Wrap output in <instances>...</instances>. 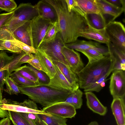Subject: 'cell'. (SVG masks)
<instances>
[{"label":"cell","instance_id":"1","mask_svg":"<svg viewBox=\"0 0 125 125\" xmlns=\"http://www.w3.org/2000/svg\"><path fill=\"white\" fill-rule=\"evenodd\" d=\"M46 0L56 11L59 32L64 43L75 42L80 33L87 28L85 15L76 7L69 12L65 0Z\"/></svg>","mask_w":125,"mask_h":125},{"label":"cell","instance_id":"2","mask_svg":"<svg viewBox=\"0 0 125 125\" xmlns=\"http://www.w3.org/2000/svg\"><path fill=\"white\" fill-rule=\"evenodd\" d=\"M18 86L21 94L44 107L64 101L72 93L56 89L46 84L33 86Z\"/></svg>","mask_w":125,"mask_h":125},{"label":"cell","instance_id":"3","mask_svg":"<svg viewBox=\"0 0 125 125\" xmlns=\"http://www.w3.org/2000/svg\"><path fill=\"white\" fill-rule=\"evenodd\" d=\"M113 71V61L109 55L98 61L88 62L76 73L79 87L84 89L99 78Z\"/></svg>","mask_w":125,"mask_h":125},{"label":"cell","instance_id":"4","mask_svg":"<svg viewBox=\"0 0 125 125\" xmlns=\"http://www.w3.org/2000/svg\"><path fill=\"white\" fill-rule=\"evenodd\" d=\"M10 20L4 26L12 33L27 21L38 15L36 4L30 3H21L14 10Z\"/></svg>","mask_w":125,"mask_h":125},{"label":"cell","instance_id":"5","mask_svg":"<svg viewBox=\"0 0 125 125\" xmlns=\"http://www.w3.org/2000/svg\"><path fill=\"white\" fill-rule=\"evenodd\" d=\"M65 45L59 32L52 41L42 42L37 50L43 51L52 60L59 62L69 66L62 53V48Z\"/></svg>","mask_w":125,"mask_h":125},{"label":"cell","instance_id":"6","mask_svg":"<svg viewBox=\"0 0 125 125\" xmlns=\"http://www.w3.org/2000/svg\"><path fill=\"white\" fill-rule=\"evenodd\" d=\"M110 41L117 47L125 50V29L121 22L110 21L105 28Z\"/></svg>","mask_w":125,"mask_h":125},{"label":"cell","instance_id":"7","mask_svg":"<svg viewBox=\"0 0 125 125\" xmlns=\"http://www.w3.org/2000/svg\"><path fill=\"white\" fill-rule=\"evenodd\" d=\"M50 21L38 15L30 21L31 34L34 47L38 49L50 25Z\"/></svg>","mask_w":125,"mask_h":125},{"label":"cell","instance_id":"8","mask_svg":"<svg viewBox=\"0 0 125 125\" xmlns=\"http://www.w3.org/2000/svg\"><path fill=\"white\" fill-rule=\"evenodd\" d=\"M0 107L3 110L17 112L49 114L42 110H39L36 103L30 99L26 100L21 103L13 101L11 103L4 104Z\"/></svg>","mask_w":125,"mask_h":125},{"label":"cell","instance_id":"9","mask_svg":"<svg viewBox=\"0 0 125 125\" xmlns=\"http://www.w3.org/2000/svg\"><path fill=\"white\" fill-rule=\"evenodd\" d=\"M110 92L113 98H125V72L115 70L112 72L110 78Z\"/></svg>","mask_w":125,"mask_h":125},{"label":"cell","instance_id":"10","mask_svg":"<svg viewBox=\"0 0 125 125\" xmlns=\"http://www.w3.org/2000/svg\"><path fill=\"white\" fill-rule=\"evenodd\" d=\"M42 110L49 114L64 118H72L76 114V109L72 105L62 102L44 107Z\"/></svg>","mask_w":125,"mask_h":125},{"label":"cell","instance_id":"11","mask_svg":"<svg viewBox=\"0 0 125 125\" xmlns=\"http://www.w3.org/2000/svg\"><path fill=\"white\" fill-rule=\"evenodd\" d=\"M67 47L81 52L85 50L94 49L102 53L104 56L109 55L108 48L100 43L92 41H86L77 40L75 42L65 44Z\"/></svg>","mask_w":125,"mask_h":125},{"label":"cell","instance_id":"12","mask_svg":"<svg viewBox=\"0 0 125 125\" xmlns=\"http://www.w3.org/2000/svg\"><path fill=\"white\" fill-rule=\"evenodd\" d=\"M62 53L70 69L76 74L84 67L80 54L72 49L65 46L63 47Z\"/></svg>","mask_w":125,"mask_h":125},{"label":"cell","instance_id":"13","mask_svg":"<svg viewBox=\"0 0 125 125\" xmlns=\"http://www.w3.org/2000/svg\"><path fill=\"white\" fill-rule=\"evenodd\" d=\"M109 56L113 62V68L125 70V50L115 46L110 42L107 45Z\"/></svg>","mask_w":125,"mask_h":125},{"label":"cell","instance_id":"14","mask_svg":"<svg viewBox=\"0 0 125 125\" xmlns=\"http://www.w3.org/2000/svg\"><path fill=\"white\" fill-rule=\"evenodd\" d=\"M0 39L8 40L12 44L21 49L26 53L36 54L38 50L16 39L12 33L5 27L0 30Z\"/></svg>","mask_w":125,"mask_h":125},{"label":"cell","instance_id":"15","mask_svg":"<svg viewBox=\"0 0 125 125\" xmlns=\"http://www.w3.org/2000/svg\"><path fill=\"white\" fill-rule=\"evenodd\" d=\"M87 28L80 33V37L92 40L107 45L110 42L106 33L105 28L97 30L93 28L87 23Z\"/></svg>","mask_w":125,"mask_h":125},{"label":"cell","instance_id":"16","mask_svg":"<svg viewBox=\"0 0 125 125\" xmlns=\"http://www.w3.org/2000/svg\"><path fill=\"white\" fill-rule=\"evenodd\" d=\"M55 65L56 70V73L52 78L50 79L49 83L45 84L58 89L69 91L72 92H74L75 90L58 68Z\"/></svg>","mask_w":125,"mask_h":125},{"label":"cell","instance_id":"17","mask_svg":"<svg viewBox=\"0 0 125 125\" xmlns=\"http://www.w3.org/2000/svg\"><path fill=\"white\" fill-rule=\"evenodd\" d=\"M36 5L38 15L52 23L57 21V16L55 9L46 0L39 1Z\"/></svg>","mask_w":125,"mask_h":125},{"label":"cell","instance_id":"18","mask_svg":"<svg viewBox=\"0 0 125 125\" xmlns=\"http://www.w3.org/2000/svg\"><path fill=\"white\" fill-rule=\"evenodd\" d=\"M111 107L117 125H125V98H113Z\"/></svg>","mask_w":125,"mask_h":125},{"label":"cell","instance_id":"19","mask_svg":"<svg viewBox=\"0 0 125 125\" xmlns=\"http://www.w3.org/2000/svg\"><path fill=\"white\" fill-rule=\"evenodd\" d=\"M95 3L103 15L108 14L112 16L111 21H114L125 10L117 7L107 1L106 0H95Z\"/></svg>","mask_w":125,"mask_h":125},{"label":"cell","instance_id":"20","mask_svg":"<svg viewBox=\"0 0 125 125\" xmlns=\"http://www.w3.org/2000/svg\"><path fill=\"white\" fill-rule=\"evenodd\" d=\"M30 21L26 22L12 33L19 40L34 47L31 34Z\"/></svg>","mask_w":125,"mask_h":125},{"label":"cell","instance_id":"21","mask_svg":"<svg viewBox=\"0 0 125 125\" xmlns=\"http://www.w3.org/2000/svg\"><path fill=\"white\" fill-rule=\"evenodd\" d=\"M88 107L94 112L104 115L107 111V107L101 103L95 94L91 92L85 93Z\"/></svg>","mask_w":125,"mask_h":125},{"label":"cell","instance_id":"22","mask_svg":"<svg viewBox=\"0 0 125 125\" xmlns=\"http://www.w3.org/2000/svg\"><path fill=\"white\" fill-rule=\"evenodd\" d=\"M15 54L9 56L5 52L0 51V88L4 90L5 79L10 73L8 69L9 65L13 59Z\"/></svg>","mask_w":125,"mask_h":125},{"label":"cell","instance_id":"23","mask_svg":"<svg viewBox=\"0 0 125 125\" xmlns=\"http://www.w3.org/2000/svg\"><path fill=\"white\" fill-rule=\"evenodd\" d=\"M52 61L53 64L58 68L75 90H76L79 88V85L77 75L70 69L69 66L59 62Z\"/></svg>","mask_w":125,"mask_h":125},{"label":"cell","instance_id":"24","mask_svg":"<svg viewBox=\"0 0 125 125\" xmlns=\"http://www.w3.org/2000/svg\"><path fill=\"white\" fill-rule=\"evenodd\" d=\"M38 56L41 65L46 72L50 79L52 78L56 73L55 65L51 59L43 51L38 50Z\"/></svg>","mask_w":125,"mask_h":125},{"label":"cell","instance_id":"25","mask_svg":"<svg viewBox=\"0 0 125 125\" xmlns=\"http://www.w3.org/2000/svg\"><path fill=\"white\" fill-rule=\"evenodd\" d=\"M84 17L87 23L91 26L97 30L105 28L107 24L104 15L101 13L85 14Z\"/></svg>","mask_w":125,"mask_h":125},{"label":"cell","instance_id":"26","mask_svg":"<svg viewBox=\"0 0 125 125\" xmlns=\"http://www.w3.org/2000/svg\"><path fill=\"white\" fill-rule=\"evenodd\" d=\"M76 7L85 15L90 13H99L100 11L96 5L95 0H76Z\"/></svg>","mask_w":125,"mask_h":125},{"label":"cell","instance_id":"27","mask_svg":"<svg viewBox=\"0 0 125 125\" xmlns=\"http://www.w3.org/2000/svg\"><path fill=\"white\" fill-rule=\"evenodd\" d=\"M39 118L46 125H66L67 119L58 116L48 114H36Z\"/></svg>","mask_w":125,"mask_h":125},{"label":"cell","instance_id":"28","mask_svg":"<svg viewBox=\"0 0 125 125\" xmlns=\"http://www.w3.org/2000/svg\"><path fill=\"white\" fill-rule=\"evenodd\" d=\"M111 72H109L99 78L93 83L84 89V91L85 92H99L105 86V82L107 80V78Z\"/></svg>","mask_w":125,"mask_h":125},{"label":"cell","instance_id":"29","mask_svg":"<svg viewBox=\"0 0 125 125\" xmlns=\"http://www.w3.org/2000/svg\"><path fill=\"white\" fill-rule=\"evenodd\" d=\"M60 31L57 21L51 23L49 26L43 40L42 42H50L55 38L57 34Z\"/></svg>","mask_w":125,"mask_h":125},{"label":"cell","instance_id":"30","mask_svg":"<svg viewBox=\"0 0 125 125\" xmlns=\"http://www.w3.org/2000/svg\"><path fill=\"white\" fill-rule=\"evenodd\" d=\"M10 76L18 85L33 86L40 84L39 82L30 81L15 72L10 74Z\"/></svg>","mask_w":125,"mask_h":125},{"label":"cell","instance_id":"31","mask_svg":"<svg viewBox=\"0 0 125 125\" xmlns=\"http://www.w3.org/2000/svg\"><path fill=\"white\" fill-rule=\"evenodd\" d=\"M5 83L6 88L3 90L9 94L18 95L20 93L18 85L10 77V75L5 78Z\"/></svg>","mask_w":125,"mask_h":125},{"label":"cell","instance_id":"32","mask_svg":"<svg viewBox=\"0 0 125 125\" xmlns=\"http://www.w3.org/2000/svg\"><path fill=\"white\" fill-rule=\"evenodd\" d=\"M9 117L14 125H31L20 113L8 111Z\"/></svg>","mask_w":125,"mask_h":125},{"label":"cell","instance_id":"33","mask_svg":"<svg viewBox=\"0 0 125 125\" xmlns=\"http://www.w3.org/2000/svg\"><path fill=\"white\" fill-rule=\"evenodd\" d=\"M26 66L25 65L21 66L14 72L30 81L39 83L38 79L35 74L27 68Z\"/></svg>","mask_w":125,"mask_h":125},{"label":"cell","instance_id":"34","mask_svg":"<svg viewBox=\"0 0 125 125\" xmlns=\"http://www.w3.org/2000/svg\"><path fill=\"white\" fill-rule=\"evenodd\" d=\"M0 50H7L16 53H20L23 51L9 41L3 39H0Z\"/></svg>","mask_w":125,"mask_h":125},{"label":"cell","instance_id":"35","mask_svg":"<svg viewBox=\"0 0 125 125\" xmlns=\"http://www.w3.org/2000/svg\"><path fill=\"white\" fill-rule=\"evenodd\" d=\"M87 57L88 62H92L100 60L104 57L102 53L94 49L83 50L81 52Z\"/></svg>","mask_w":125,"mask_h":125},{"label":"cell","instance_id":"36","mask_svg":"<svg viewBox=\"0 0 125 125\" xmlns=\"http://www.w3.org/2000/svg\"><path fill=\"white\" fill-rule=\"evenodd\" d=\"M26 67L33 72L38 78L40 84H47L50 82V79L46 74L43 72L39 70L30 65Z\"/></svg>","mask_w":125,"mask_h":125},{"label":"cell","instance_id":"37","mask_svg":"<svg viewBox=\"0 0 125 125\" xmlns=\"http://www.w3.org/2000/svg\"><path fill=\"white\" fill-rule=\"evenodd\" d=\"M17 7V5L13 0H0V9L10 12Z\"/></svg>","mask_w":125,"mask_h":125},{"label":"cell","instance_id":"38","mask_svg":"<svg viewBox=\"0 0 125 125\" xmlns=\"http://www.w3.org/2000/svg\"><path fill=\"white\" fill-rule=\"evenodd\" d=\"M73 93V106L76 109H80L83 104L82 97L83 93L79 88Z\"/></svg>","mask_w":125,"mask_h":125},{"label":"cell","instance_id":"39","mask_svg":"<svg viewBox=\"0 0 125 125\" xmlns=\"http://www.w3.org/2000/svg\"><path fill=\"white\" fill-rule=\"evenodd\" d=\"M25 53L23 51L20 53L15 54L14 57L11 62L10 63L8 67V70L10 74L13 71H15L16 70L21 67L19 64V61L20 58L23 56Z\"/></svg>","mask_w":125,"mask_h":125},{"label":"cell","instance_id":"40","mask_svg":"<svg viewBox=\"0 0 125 125\" xmlns=\"http://www.w3.org/2000/svg\"><path fill=\"white\" fill-rule=\"evenodd\" d=\"M27 63L35 68L42 71L46 74V72L42 66L39 59L36 53L34 54L31 53V58Z\"/></svg>","mask_w":125,"mask_h":125},{"label":"cell","instance_id":"41","mask_svg":"<svg viewBox=\"0 0 125 125\" xmlns=\"http://www.w3.org/2000/svg\"><path fill=\"white\" fill-rule=\"evenodd\" d=\"M14 13L13 10L9 13L0 14V30L11 19Z\"/></svg>","mask_w":125,"mask_h":125},{"label":"cell","instance_id":"42","mask_svg":"<svg viewBox=\"0 0 125 125\" xmlns=\"http://www.w3.org/2000/svg\"><path fill=\"white\" fill-rule=\"evenodd\" d=\"M113 5L125 10V0H106Z\"/></svg>","mask_w":125,"mask_h":125},{"label":"cell","instance_id":"43","mask_svg":"<svg viewBox=\"0 0 125 125\" xmlns=\"http://www.w3.org/2000/svg\"><path fill=\"white\" fill-rule=\"evenodd\" d=\"M8 101L6 99L4 98L2 100H0V106L4 104L7 103ZM9 117L8 111L1 109L0 107V117L3 118Z\"/></svg>","mask_w":125,"mask_h":125},{"label":"cell","instance_id":"44","mask_svg":"<svg viewBox=\"0 0 125 125\" xmlns=\"http://www.w3.org/2000/svg\"><path fill=\"white\" fill-rule=\"evenodd\" d=\"M68 11L70 12L76 6V0H65Z\"/></svg>","mask_w":125,"mask_h":125},{"label":"cell","instance_id":"45","mask_svg":"<svg viewBox=\"0 0 125 125\" xmlns=\"http://www.w3.org/2000/svg\"><path fill=\"white\" fill-rule=\"evenodd\" d=\"M31 58V53L26 54L25 53L20 58L19 61V64L21 66L24 63H27Z\"/></svg>","mask_w":125,"mask_h":125},{"label":"cell","instance_id":"46","mask_svg":"<svg viewBox=\"0 0 125 125\" xmlns=\"http://www.w3.org/2000/svg\"><path fill=\"white\" fill-rule=\"evenodd\" d=\"M25 114L29 119L32 120L35 123L39 119L36 114L34 113H25Z\"/></svg>","mask_w":125,"mask_h":125},{"label":"cell","instance_id":"47","mask_svg":"<svg viewBox=\"0 0 125 125\" xmlns=\"http://www.w3.org/2000/svg\"><path fill=\"white\" fill-rule=\"evenodd\" d=\"M73 92H72L69 96H68L64 101L62 102L63 103L68 104L73 106Z\"/></svg>","mask_w":125,"mask_h":125},{"label":"cell","instance_id":"48","mask_svg":"<svg viewBox=\"0 0 125 125\" xmlns=\"http://www.w3.org/2000/svg\"><path fill=\"white\" fill-rule=\"evenodd\" d=\"M10 120L9 117H6L0 120V125H10Z\"/></svg>","mask_w":125,"mask_h":125},{"label":"cell","instance_id":"49","mask_svg":"<svg viewBox=\"0 0 125 125\" xmlns=\"http://www.w3.org/2000/svg\"><path fill=\"white\" fill-rule=\"evenodd\" d=\"M20 113L21 115L24 116L29 122L31 125H37L32 120L29 119L25 113Z\"/></svg>","mask_w":125,"mask_h":125},{"label":"cell","instance_id":"50","mask_svg":"<svg viewBox=\"0 0 125 125\" xmlns=\"http://www.w3.org/2000/svg\"><path fill=\"white\" fill-rule=\"evenodd\" d=\"M35 123L37 125H46L40 118H39V119L37 122H36Z\"/></svg>","mask_w":125,"mask_h":125},{"label":"cell","instance_id":"51","mask_svg":"<svg viewBox=\"0 0 125 125\" xmlns=\"http://www.w3.org/2000/svg\"><path fill=\"white\" fill-rule=\"evenodd\" d=\"M87 125H99L98 122L96 121H92L90 123Z\"/></svg>","mask_w":125,"mask_h":125},{"label":"cell","instance_id":"52","mask_svg":"<svg viewBox=\"0 0 125 125\" xmlns=\"http://www.w3.org/2000/svg\"><path fill=\"white\" fill-rule=\"evenodd\" d=\"M3 99L2 93L1 89L0 88V100H2Z\"/></svg>","mask_w":125,"mask_h":125},{"label":"cell","instance_id":"53","mask_svg":"<svg viewBox=\"0 0 125 125\" xmlns=\"http://www.w3.org/2000/svg\"><path fill=\"white\" fill-rule=\"evenodd\" d=\"M2 10H1V9H0V12H1V11Z\"/></svg>","mask_w":125,"mask_h":125},{"label":"cell","instance_id":"54","mask_svg":"<svg viewBox=\"0 0 125 125\" xmlns=\"http://www.w3.org/2000/svg\"><path fill=\"white\" fill-rule=\"evenodd\" d=\"M66 125H67V124H66Z\"/></svg>","mask_w":125,"mask_h":125}]
</instances>
